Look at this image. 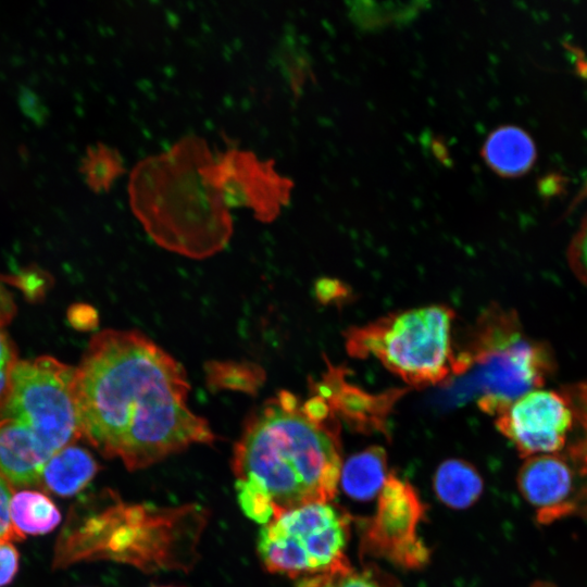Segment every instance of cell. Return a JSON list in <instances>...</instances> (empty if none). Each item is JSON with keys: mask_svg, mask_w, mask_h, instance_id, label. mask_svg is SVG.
<instances>
[{"mask_svg": "<svg viewBox=\"0 0 587 587\" xmlns=\"http://www.w3.org/2000/svg\"><path fill=\"white\" fill-rule=\"evenodd\" d=\"M80 172L92 190L108 191L115 179L124 173L123 159L115 149L97 143L87 148Z\"/></svg>", "mask_w": 587, "mask_h": 587, "instance_id": "21", "label": "cell"}, {"mask_svg": "<svg viewBox=\"0 0 587 587\" xmlns=\"http://www.w3.org/2000/svg\"><path fill=\"white\" fill-rule=\"evenodd\" d=\"M75 374L51 357L16 361L11 372L0 415L26 425L49 458L83 436Z\"/></svg>", "mask_w": 587, "mask_h": 587, "instance_id": "7", "label": "cell"}, {"mask_svg": "<svg viewBox=\"0 0 587 587\" xmlns=\"http://www.w3.org/2000/svg\"><path fill=\"white\" fill-rule=\"evenodd\" d=\"M374 515L362 526L360 551L405 569L428 562L429 550L417 535L426 508L416 489L389 473L378 494Z\"/></svg>", "mask_w": 587, "mask_h": 587, "instance_id": "8", "label": "cell"}, {"mask_svg": "<svg viewBox=\"0 0 587 587\" xmlns=\"http://www.w3.org/2000/svg\"><path fill=\"white\" fill-rule=\"evenodd\" d=\"M15 363L14 348L0 325V413L9 394L10 376Z\"/></svg>", "mask_w": 587, "mask_h": 587, "instance_id": "25", "label": "cell"}, {"mask_svg": "<svg viewBox=\"0 0 587 587\" xmlns=\"http://www.w3.org/2000/svg\"><path fill=\"white\" fill-rule=\"evenodd\" d=\"M315 395L323 398L334 415L344 419L358 432H385L390 410L401 390L370 394L346 380V372L328 365L322 382L314 385Z\"/></svg>", "mask_w": 587, "mask_h": 587, "instance_id": "12", "label": "cell"}, {"mask_svg": "<svg viewBox=\"0 0 587 587\" xmlns=\"http://www.w3.org/2000/svg\"><path fill=\"white\" fill-rule=\"evenodd\" d=\"M453 320V311L446 305L389 313L349 328L346 348L351 357L375 358L411 386L436 385L452 375Z\"/></svg>", "mask_w": 587, "mask_h": 587, "instance_id": "5", "label": "cell"}, {"mask_svg": "<svg viewBox=\"0 0 587 587\" xmlns=\"http://www.w3.org/2000/svg\"><path fill=\"white\" fill-rule=\"evenodd\" d=\"M483 154L496 173L512 177L526 173L534 164L537 152L527 132L517 126L505 125L488 136Z\"/></svg>", "mask_w": 587, "mask_h": 587, "instance_id": "16", "label": "cell"}, {"mask_svg": "<svg viewBox=\"0 0 587 587\" xmlns=\"http://www.w3.org/2000/svg\"><path fill=\"white\" fill-rule=\"evenodd\" d=\"M388 474L385 450L373 446L351 455L342 463L339 482L349 497L366 501L378 496Z\"/></svg>", "mask_w": 587, "mask_h": 587, "instance_id": "17", "label": "cell"}, {"mask_svg": "<svg viewBox=\"0 0 587 587\" xmlns=\"http://www.w3.org/2000/svg\"><path fill=\"white\" fill-rule=\"evenodd\" d=\"M339 283L336 280L321 279L316 284V294L321 301H329L337 297L338 290L340 291Z\"/></svg>", "mask_w": 587, "mask_h": 587, "instance_id": "28", "label": "cell"}, {"mask_svg": "<svg viewBox=\"0 0 587 587\" xmlns=\"http://www.w3.org/2000/svg\"><path fill=\"white\" fill-rule=\"evenodd\" d=\"M12 491L7 482L0 477V540L11 541L23 539L13 528L10 519Z\"/></svg>", "mask_w": 587, "mask_h": 587, "instance_id": "26", "label": "cell"}, {"mask_svg": "<svg viewBox=\"0 0 587 587\" xmlns=\"http://www.w3.org/2000/svg\"><path fill=\"white\" fill-rule=\"evenodd\" d=\"M10 519L15 532L42 535L54 529L61 521V513L54 502L37 490H21L12 496Z\"/></svg>", "mask_w": 587, "mask_h": 587, "instance_id": "19", "label": "cell"}, {"mask_svg": "<svg viewBox=\"0 0 587 587\" xmlns=\"http://www.w3.org/2000/svg\"><path fill=\"white\" fill-rule=\"evenodd\" d=\"M238 502L243 513L263 525L274 517V507L270 497L258 486L248 480H236Z\"/></svg>", "mask_w": 587, "mask_h": 587, "instance_id": "23", "label": "cell"}, {"mask_svg": "<svg viewBox=\"0 0 587 587\" xmlns=\"http://www.w3.org/2000/svg\"><path fill=\"white\" fill-rule=\"evenodd\" d=\"M208 383L215 388L254 394L264 380V372L257 364L238 362H210Z\"/></svg>", "mask_w": 587, "mask_h": 587, "instance_id": "22", "label": "cell"}, {"mask_svg": "<svg viewBox=\"0 0 587 587\" xmlns=\"http://www.w3.org/2000/svg\"><path fill=\"white\" fill-rule=\"evenodd\" d=\"M574 417V425L563 453L571 462L577 477L575 515L587 520V379L562 385Z\"/></svg>", "mask_w": 587, "mask_h": 587, "instance_id": "14", "label": "cell"}, {"mask_svg": "<svg viewBox=\"0 0 587 587\" xmlns=\"http://www.w3.org/2000/svg\"><path fill=\"white\" fill-rule=\"evenodd\" d=\"M350 523V515L330 502L284 511L260 529L259 555L268 572L292 578L345 569Z\"/></svg>", "mask_w": 587, "mask_h": 587, "instance_id": "6", "label": "cell"}, {"mask_svg": "<svg viewBox=\"0 0 587 587\" xmlns=\"http://www.w3.org/2000/svg\"><path fill=\"white\" fill-rule=\"evenodd\" d=\"M208 173L228 209H250L263 223L279 215L294 186L275 170L272 161H262L253 152L238 148L214 155Z\"/></svg>", "mask_w": 587, "mask_h": 587, "instance_id": "9", "label": "cell"}, {"mask_svg": "<svg viewBox=\"0 0 587 587\" xmlns=\"http://www.w3.org/2000/svg\"><path fill=\"white\" fill-rule=\"evenodd\" d=\"M300 584L304 587H401L394 576L374 564L363 565L360 570L350 565L303 577Z\"/></svg>", "mask_w": 587, "mask_h": 587, "instance_id": "20", "label": "cell"}, {"mask_svg": "<svg viewBox=\"0 0 587 587\" xmlns=\"http://www.w3.org/2000/svg\"><path fill=\"white\" fill-rule=\"evenodd\" d=\"M516 482L521 495L534 508L540 524L575 515L577 477L563 452L526 458Z\"/></svg>", "mask_w": 587, "mask_h": 587, "instance_id": "11", "label": "cell"}, {"mask_svg": "<svg viewBox=\"0 0 587 587\" xmlns=\"http://www.w3.org/2000/svg\"><path fill=\"white\" fill-rule=\"evenodd\" d=\"M566 260L573 275L587 288V213L567 246Z\"/></svg>", "mask_w": 587, "mask_h": 587, "instance_id": "24", "label": "cell"}, {"mask_svg": "<svg viewBox=\"0 0 587 587\" xmlns=\"http://www.w3.org/2000/svg\"><path fill=\"white\" fill-rule=\"evenodd\" d=\"M18 551L10 542L0 540V587L10 584L18 571Z\"/></svg>", "mask_w": 587, "mask_h": 587, "instance_id": "27", "label": "cell"}, {"mask_svg": "<svg viewBox=\"0 0 587 587\" xmlns=\"http://www.w3.org/2000/svg\"><path fill=\"white\" fill-rule=\"evenodd\" d=\"M49 459L26 425L13 419L0 420V473L7 479L18 486L35 485Z\"/></svg>", "mask_w": 587, "mask_h": 587, "instance_id": "13", "label": "cell"}, {"mask_svg": "<svg viewBox=\"0 0 587 587\" xmlns=\"http://www.w3.org/2000/svg\"><path fill=\"white\" fill-rule=\"evenodd\" d=\"M233 471L271 499L274 516L312 502H330L342 465L337 419L308 415L297 396L279 391L246 420Z\"/></svg>", "mask_w": 587, "mask_h": 587, "instance_id": "2", "label": "cell"}, {"mask_svg": "<svg viewBox=\"0 0 587 587\" xmlns=\"http://www.w3.org/2000/svg\"><path fill=\"white\" fill-rule=\"evenodd\" d=\"M189 389L182 364L142 333L100 332L76 367L82 434L129 471L211 444L208 421L187 405Z\"/></svg>", "mask_w": 587, "mask_h": 587, "instance_id": "1", "label": "cell"}, {"mask_svg": "<svg viewBox=\"0 0 587 587\" xmlns=\"http://www.w3.org/2000/svg\"><path fill=\"white\" fill-rule=\"evenodd\" d=\"M98 470L99 465L89 451L71 444L50 457L40 479L51 492L71 497L83 490Z\"/></svg>", "mask_w": 587, "mask_h": 587, "instance_id": "15", "label": "cell"}, {"mask_svg": "<svg viewBox=\"0 0 587 587\" xmlns=\"http://www.w3.org/2000/svg\"><path fill=\"white\" fill-rule=\"evenodd\" d=\"M496 417L497 429L524 459L563 452L574 425L564 395L541 388L520 397Z\"/></svg>", "mask_w": 587, "mask_h": 587, "instance_id": "10", "label": "cell"}, {"mask_svg": "<svg viewBox=\"0 0 587 587\" xmlns=\"http://www.w3.org/2000/svg\"><path fill=\"white\" fill-rule=\"evenodd\" d=\"M557 366L550 345L527 335L514 310L492 304L479 315L466 346L455 352L454 401L474 398L482 411L497 416L520 397L542 388Z\"/></svg>", "mask_w": 587, "mask_h": 587, "instance_id": "4", "label": "cell"}, {"mask_svg": "<svg viewBox=\"0 0 587 587\" xmlns=\"http://www.w3.org/2000/svg\"><path fill=\"white\" fill-rule=\"evenodd\" d=\"M213 159L207 141L189 135L133 168L130 208L158 245L195 259L210 257L227 245L233 222L209 177Z\"/></svg>", "mask_w": 587, "mask_h": 587, "instance_id": "3", "label": "cell"}, {"mask_svg": "<svg viewBox=\"0 0 587 587\" xmlns=\"http://www.w3.org/2000/svg\"><path fill=\"white\" fill-rule=\"evenodd\" d=\"M160 587H175V586H160Z\"/></svg>", "mask_w": 587, "mask_h": 587, "instance_id": "29", "label": "cell"}, {"mask_svg": "<svg viewBox=\"0 0 587 587\" xmlns=\"http://www.w3.org/2000/svg\"><path fill=\"white\" fill-rule=\"evenodd\" d=\"M484 488L483 478L469 462L450 459L442 462L434 476L438 499L453 509H465L475 503Z\"/></svg>", "mask_w": 587, "mask_h": 587, "instance_id": "18", "label": "cell"}]
</instances>
